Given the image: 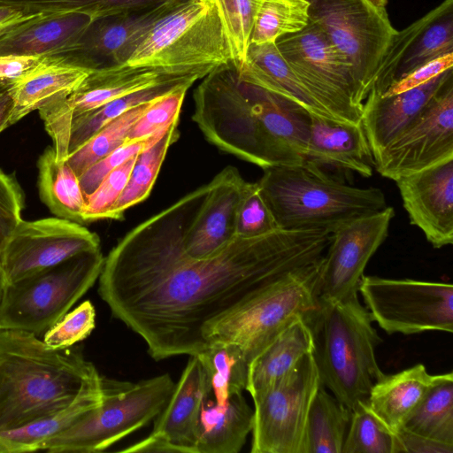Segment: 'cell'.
Instances as JSON below:
<instances>
[{"instance_id":"cell-1","label":"cell","mask_w":453,"mask_h":453,"mask_svg":"<svg viewBox=\"0 0 453 453\" xmlns=\"http://www.w3.org/2000/svg\"><path fill=\"white\" fill-rule=\"evenodd\" d=\"M207 191L200 187L132 229L98 277L101 298L155 360L202 352L212 324L279 277L316 263L330 241L326 231L280 228L235 236L211 257L191 258L183 241Z\"/></svg>"},{"instance_id":"cell-2","label":"cell","mask_w":453,"mask_h":453,"mask_svg":"<svg viewBox=\"0 0 453 453\" xmlns=\"http://www.w3.org/2000/svg\"><path fill=\"white\" fill-rule=\"evenodd\" d=\"M102 388L78 348L52 349L34 334L0 329V433L53 415Z\"/></svg>"},{"instance_id":"cell-3","label":"cell","mask_w":453,"mask_h":453,"mask_svg":"<svg viewBox=\"0 0 453 453\" xmlns=\"http://www.w3.org/2000/svg\"><path fill=\"white\" fill-rule=\"evenodd\" d=\"M313 339L312 356L321 384L351 411L367 401L384 375L375 357L381 338L357 295L339 301L317 300L303 318Z\"/></svg>"},{"instance_id":"cell-4","label":"cell","mask_w":453,"mask_h":453,"mask_svg":"<svg viewBox=\"0 0 453 453\" xmlns=\"http://www.w3.org/2000/svg\"><path fill=\"white\" fill-rule=\"evenodd\" d=\"M257 183L280 229L331 234L388 206L380 188L344 184L308 161L265 168Z\"/></svg>"},{"instance_id":"cell-5","label":"cell","mask_w":453,"mask_h":453,"mask_svg":"<svg viewBox=\"0 0 453 453\" xmlns=\"http://www.w3.org/2000/svg\"><path fill=\"white\" fill-rule=\"evenodd\" d=\"M165 373L137 383L102 377L101 404L39 450L49 452H101L155 419L164 410L175 387Z\"/></svg>"},{"instance_id":"cell-6","label":"cell","mask_w":453,"mask_h":453,"mask_svg":"<svg viewBox=\"0 0 453 453\" xmlns=\"http://www.w3.org/2000/svg\"><path fill=\"white\" fill-rule=\"evenodd\" d=\"M230 60L229 39L215 0H190L160 19L127 64L208 74Z\"/></svg>"},{"instance_id":"cell-7","label":"cell","mask_w":453,"mask_h":453,"mask_svg":"<svg viewBox=\"0 0 453 453\" xmlns=\"http://www.w3.org/2000/svg\"><path fill=\"white\" fill-rule=\"evenodd\" d=\"M104 263L99 249L6 283L0 301V329L44 334L94 285Z\"/></svg>"},{"instance_id":"cell-8","label":"cell","mask_w":453,"mask_h":453,"mask_svg":"<svg viewBox=\"0 0 453 453\" xmlns=\"http://www.w3.org/2000/svg\"><path fill=\"white\" fill-rule=\"evenodd\" d=\"M320 259L279 277L238 310L212 324L204 333L207 344L233 342L250 363L288 325L315 309Z\"/></svg>"},{"instance_id":"cell-9","label":"cell","mask_w":453,"mask_h":453,"mask_svg":"<svg viewBox=\"0 0 453 453\" xmlns=\"http://www.w3.org/2000/svg\"><path fill=\"white\" fill-rule=\"evenodd\" d=\"M275 45L298 79L337 121L361 122L362 104L350 65L325 32L309 20Z\"/></svg>"},{"instance_id":"cell-10","label":"cell","mask_w":453,"mask_h":453,"mask_svg":"<svg viewBox=\"0 0 453 453\" xmlns=\"http://www.w3.org/2000/svg\"><path fill=\"white\" fill-rule=\"evenodd\" d=\"M358 292L372 320L388 334L453 331L450 283L363 276Z\"/></svg>"},{"instance_id":"cell-11","label":"cell","mask_w":453,"mask_h":453,"mask_svg":"<svg viewBox=\"0 0 453 453\" xmlns=\"http://www.w3.org/2000/svg\"><path fill=\"white\" fill-rule=\"evenodd\" d=\"M309 20L328 36L351 66L363 104L381 57L396 30L365 0H306Z\"/></svg>"},{"instance_id":"cell-12","label":"cell","mask_w":453,"mask_h":453,"mask_svg":"<svg viewBox=\"0 0 453 453\" xmlns=\"http://www.w3.org/2000/svg\"><path fill=\"white\" fill-rule=\"evenodd\" d=\"M321 385L312 353L252 396L251 453H302L309 409Z\"/></svg>"},{"instance_id":"cell-13","label":"cell","mask_w":453,"mask_h":453,"mask_svg":"<svg viewBox=\"0 0 453 453\" xmlns=\"http://www.w3.org/2000/svg\"><path fill=\"white\" fill-rule=\"evenodd\" d=\"M179 73H200L207 75L198 71H173L128 64L91 71L66 97L38 110L45 130L51 137L58 159L65 160L68 156L70 130L73 119L108 102Z\"/></svg>"},{"instance_id":"cell-14","label":"cell","mask_w":453,"mask_h":453,"mask_svg":"<svg viewBox=\"0 0 453 453\" xmlns=\"http://www.w3.org/2000/svg\"><path fill=\"white\" fill-rule=\"evenodd\" d=\"M394 216V209L387 206L331 233L319 265L317 300L339 301L357 295L365 268L386 240Z\"/></svg>"},{"instance_id":"cell-15","label":"cell","mask_w":453,"mask_h":453,"mask_svg":"<svg viewBox=\"0 0 453 453\" xmlns=\"http://www.w3.org/2000/svg\"><path fill=\"white\" fill-rule=\"evenodd\" d=\"M453 158V78L374 159L377 172L395 181Z\"/></svg>"},{"instance_id":"cell-16","label":"cell","mask_w":453,"mask_h":453,"mask_svg":"<svg viewBox=\"0 0 453 453\" xmlns=\"http://www.w3.org/2000/svg\"><path fill=\"white\" fill-rule=\"evenodd\" d=\"M99 249L98 235L81 224L58 217L22 219L0 253V266L10 283Z\"/></svg>"},{"instance_id":"cell-17","label":"cell","mask_w":453,"mask_h":453,"mask_svg":"<svg viewBox=\"0 0 453 453\" xmlns=\"http://www.w3.org/2000/svg\"><path fill=\"white\" fill-rule=\"evenodd\" d=\"M449 53H453V0H443L395 33L375 71L367 96L382 95L391 84L411 72Z\"/></svg>"},{"instance_id":"cell-18","label":"cell","mask_w":453,"mask_h":453,"mask_svg":"<svg viewBox=\"0 0 453 453\" xmlns=\"http://www.w3.org/2000/svg\"><path fill=\"white\" fill-rule=\"evenodd\" d=\"M183 4L93 19L77 44L57 56L89 71L125 65L150 29Z\"/></svg>"},{"instance_id":"cell-19","label":"cell","mask_w":453,"mask_h":453,"mask_svg":"<svg viewBox=\"0 0 453 453\" xmlns=\"http://www.w3.org/2000/svg\"><path fill=\"white\" fill-rule=\"evenodd\" d=\"M411 225L441 249L453 243V158L395 180Z\"/></svg>"},{"instance_id":"cell-20","label":"cell","mask_w":453,"mask_h":453,"mask_svg":"<svg viewBox=\"0 0 453 453\" xmlns=\"http://www.w3.org/2000/svg\"><path fill=\"white\" fill-rule=\"evenodd\" d=\"M246 183L230 165L208 183L206 196L184 237V250L189 257H211L236 236V212Z\"/></svg>"},{"instance_id":"cell-21","label":"cell","mask_w":453,"mask_h":453,"mask_svg":"<svg viewBox=\"0 0 453 453\" xmlns=\"http://www.w3.org/2000/svg\"><path fill=\"white\" fill-rule=\"evenodd\" d=\"M211 393L205 367L196 355L190 356L150 434L173 445L178 453H196L200 414Z\"/></svg>"},{"instance_id":"cell-22","label":"cell","mask_w":453,"mask_h":453,"mask_svg":"<svg viewBox=\"0 0 453 453\" xmlns=\"http://www.w3.org/2000/svg\"><path fill=\"white\" fill-rule=\"evenodd\" d=\"M453 78L452 68L430 81L393 96H367L362 104L361 124L374 159L426 108Z\"/></svg>"},{"instance_id":"cell-23","label":"cell","mask_w":453,"mask_h":453,"mask_svg":"<svg viewBox=\"0 0 453 453\" xmlns=\"http://www.w3.org/2000/svg\"><path fill=\"white\" fill-rule=\"evenodd\" d=\"M305 161L363 177L372 176L374 165L361 122H341L315 115H310Z\"/></svg>"},{"instance_id":"cell-24","label":"cell","mask_w":453,"mask_h":453,"mask_svg":"<svg viewBox=\"0 0 453 453\" xmlns=\"http://www.w3.org/2000/svg\"><path fill=\"white\" fill-rule=\"evenodd\" d=\"M92 20L79 12L38 13L0 36V56L64 53L77 44Z\"/></svg>"},{"instance_id":"cell-25","label":"cell","mask_w":453,"mask_h":453,"mask_svg":"<svg viewBox=\"0 0 453 453\" xmlns=\"http://www.w3.org/2000/svg\"><path fill=\"white\" fill-rule=\"evenodd\" d=\"M90 72L67 63L59 56L45 57L31 73L7 87L14 103L10 125L35 110L66 97Z\"/></svg>"},{"instance_id":"cell-26","label":"cell","mask_w":453,"mask_h":453,"mask_svg":"<svg viewBox=\"0 0 453 453\" xmlns=\"http://www.w3.org/2000/svg\"><path fill=\"white\" fill-rule=\"evenodd\" d=\"M239 70L248 81L310 115L335 120L298 79L275 43H250L245 64Z\"/></svg>"},{"instance_id":"cell-27","label":"cell","mask_w":453,"mask_h":453,"mask_svg":"<svg viewBox=\"0 0 453 453\" xmlns=\"http://www.w3.org/2000/svg\"><path fill=\"white\" fill-rule=\"evenodd\" d=\"M422 364L394 374H384L372 388L369 408L394 432L398 431L421 403L434 384Z\"/></svg>"},{"instance_id":"cell-28","label":"cell","mask_w":453,"mask_h":453,"mask_svg":"<svg viewBox=\"0 0 453 453\" xmlns=\"http://www.w3.org/2000/svg\"><path fill=\"white\" fill-rule=\"evenodd\" d=\"M311 331L303 317L288 325L250 363L246 390L252 396L288 373L312 353Z\"/></svg>"},{"instance_id":"cell-29","label":"cell","mask_w":453,"mask_h":453,"mask_svg":"<svg viewBox=\"0 0 453 453\" xmlns=\"http://www.w3.org/2000/svg\"><path fill=\"white\" fill-rule=\"evenodd\" d=\"M254 410L242 393L232 395L223 405L204 403L202 408L196 453H238L252 431Z\"/></svg>"},{"instance_id":"cell-30","label":"cell","mask_w":453,"mask_h":453,"mask_svg":"<svg viewBox=\"0 0 453 453\" xmlns=\"http://www.w3.org/2000/svg\"><path fill=\"white\" fill-rule=\"evenodd\" d=\"M38 190L42 203L57 217L84 224L86 196L79 176L65 160H58L56 151L47 147L37 161Z\"/></svg>"},{"instance_id":"cell-31","label":"cell","mask_w":453,"mask_h":453,"mask_svg":"<svg viewBox=\"0 0 453 453\" xmlns=\"http://www.w3.org/2000/svg\"><path fill=\"white\" fill-rule=\"evenodd\" d=\"M204 77L200 73H179L169 75L144 88L116 98L87 112L72 122L68 155L81 146L99 128L124 112L151 102L180 87L192 86Z\"/></svg>"},{"instance_id":"cell-32","label":"cell","mask_w":453,"mask_h":453,"mask_svg":"<svg viewBox=\"0 0 453 453\" xmlns=\"http://www.w3.org/2000/svg\"><path fill=\"white\" fill-rule=\"evenodd\" d=\"M351 415L321 384L309 409L302 453H342Z\"/></svg>"},{"instance_id":"cell-33","label":"cell","mask_w":453,"mask_h":453,"mask_svg":"<svg viewBox=\"0 0 453 453\" xmlns=\"http://www.w3.org/2000/svg\"><path fill=\"white\" fill-rule=\"evenodd\" d=\"M103 388L81 395L67 408L24 426L0 433V453L32 452L102 403Z\"/></svg>"},{"instance_id":"cell-34","label":"cell","mask_w":453,"mask_h":453,"mask_svg":"<svg viewBox=\"0 0 453 453\" xmlns=\"http://www.w3.org/2000/svg\"><path fill=\"white\" fill-rule=\"evenodd\" d=\"M400 429L453 445L452 372L435 374L426 395Z\"/></svg>"},{"instance_id":"cell-35","label":"cell","mask_w":453,"mask_h":453,"mask_svg":"<svg viewBox=\"0 0 453 453\" xmlns=\"http://www.w3.org/2000/svg\"><path fill=\"white\" fill-rule=\"evenodd\" d=\"M179 120L173 122L164 134L137 156L128 181L108 219H121L132 206L145 200L157 180L167 151L180 136Z\"/></svg>"},{"instance_id":"cell-36","label":"cell","mask_w":453,"mask_h":453,"mask_svg":"<svg viewBox=\"0 0 453 453\" xmlns=\"http://www.w3.org/2000/svg\"><path fill=\"white\" fill-rule=\"evenodd\" d=\"M196 356L207 371L216 404L223 405L246 390L249 362L238 345L212 341Z\"/></svg>"},{"instance_id":"cell-37","label":"cell","mask_w":453,"mask_h":453,"mask_svg":"<svg viewBox=\"0 0 453 453\" xmlns=\"http://www.w3.org/2000/svg\"><path fill=\"white\" fill-rule=\"evenodd\" d=\"M190 0H0V4L26 15L53 12H79L93 19L122 12L153 9L169 3Z\"/></svg>"},{"instance_id":"cell-38","label":"cell","mask_w":453,"mask_h":453,"mask_svg":"<svg viewBox=\"0 0 453 453\" xmlns=\"http://www.w3.org/2000/svg\"><path fill=\"white\" fill-rule=\"evenodd\" d=\"M306 0H261L250 35V43H275L281 36L295 34L309 22Z\"/></svg>"},{"instance_id":"cell-39","label":"cell","mask_w":453,"mask_h":453,"mask_svg":"<svg viewBox=\"0 0 453 453\" xmlns=\"http://www.w3.org/2000/svg\"><path fill=\"white\" fill-rule=\"evenodd\" d=\"M151 102L138 105L111 119L70 153L66 161L75 173L80 176L96 162L125 142L131 128Z\"/></svg>"},{"instance_id":"cell-40","label":"cell","mask_w":453,"mask_h":453,"mask_svg":"<svg viewBox=\"0 0 453 453\" xmlns=\"http://www.w3.org/2000/svg\"><path fill=\"white\" fill-rule=\"evenodd\" d=\"M342 453H397L395 434L369 408L353 410Z\"/></svg>"},{"instance_id":"cell-41","label":"cell","mask_w":453,"mask_h":453,"mask_svg":"<svg viewBox=\"0 0 453 453\" xmlns=\"http://www.w3.org/2000/svg\"><path fill=\"white\" fill-rule=\"evenodd\" d=\"M229 39L232 60L242 69L261 0H215Z\"/></svg>"},{"instance_id":"cell-42","label":"cell","mask_w":453,"mask_h":453,"mask_svg":"<svg viewBox=\"0 0 453 453\" xmlns=\"http://www.w3.org/2000/svg\"><path fill=\"white\" fill-rule=\"evenodd\" d=\"M280 229L257 182L246 183L235 220V235L250 238Z\"/></svg>"},{"instance_id":"cell-43","label":"cell","mask_w":453,"mask_h":453,"mask_svg":"<svg viewBox=\"0 0 453 453\" xmlns=\"http://www.w3.org/2000/svg\"><path fill=\"white\" fill-rule=\"evenodd\" d=\"M190 87H180L152 101L131 128L127 140L152 136L179 120L185 96Z\"/></svg>"},{"instance_id":"cell-44","label":"cell","mask_w":453,"mask_h":453,"mask_svg":"<svg viewBox=\"0 0 453 453\" xmlns=\"http://www.w3.org/2000/svg\"><path fill=\"white\" fill-rule=\"evenodd\" d=\"M136 156L108 173L96 188L86 197L84 223L108 219L109 212L127 184Z\"/></svg>"},{"instance_id":"cell-45","label":"cell","mask_w":453,"mask_h":453,"mask_svg":"<svg viewBox=\"0 0 453 453\" xmlns=\"http://www.w3.org/2000/svg\"><path fill=\"white\" fill-rule=\"evenodd\" d=\"M96 326V311L88 300L66 313L43 334L44 343L52 349H65L86 339Z\"/></svg>"},{"instance_id":"cell-46","label":"cell","mask_w":453,"mask_h":453,"mask_svg":"<svg viewBox=\"0 0 453 453\" xmlns=\"http://www.w3.org/2000/svg\"><path fill=\"white\" fill-rule=\"evenodd\" d=\"M165 131L147 138L127 140L84 171L79 180L85 196L91 194L108 173L152 144Z\"/></svg>"},{"instance_id":"cell-47","label":"cell","mask_w":453,"mask_h":453,"mask_svg":"<svg viewBox=\"0 0 453 453\" xmlns=\"http://www.w3.org/2000/svg\"><path fill=\"white\" fill-rule=\"evenodd\" d=\"M22 190L12 175L0 170V253L8 238L22 220Z\"/></svg>"},{"instance_id":"cell-48","label":"cell","mask_w":453,"mask_h":453,"mask_svg":"<svg viewBox=\"0 0 453 453\" xmlns=\"http://www.w3.org/2000/svg\"><path fill=\"white\" fill-rule=\"evenodd\" d=\"M453 53L435 58L391 84L382 96H393L419 87L452 68Z\"/></svg>"},{"instance_id":"cell-49","label":"cell","mask_w":453,"mask_h":453,"mask_svg":"<svg viewBox=\"0 0 453 453\" xmlns=\"http://www.w3.org/2000/svg\"><path fill=\"white\" fill-rule=\"evenodd\" d=\"M44 58L19 55L0 56V85L9 87L19 81L36 68Z\"/></svg>"},{"instance_id":"cell-50","label":"cell","mask_w":453,"mask_h":453,"mask_svg":"<svg viewBox=\"0 0 453 453\" xmlns=\"http://www.w3.org/2000/svg\"><path fill=\"white\" fill-rule=\"evenodd\" d=\"M397 453H452L453 445L436 441L399 429L395 433Z\"/></svg>"},{"instance_id":"cell-51","label":"cell","mask_w":453,"mask_h":453,"mask_svg":"<svg viewBox=\"0 0 453 453\" xmlns=\"http://www.w3.org/2000/svg\"><path fill=\"white\" fill-rule=\"evenodd\" d=\"M13 99L5 86L0 85V133L10 125L13 111Z\"/></svg>"},{"instance_id":"cell-52","label":"cell","mask_w":453,"mask_h":453,"mask_svg":"<svg viewBox=\"0 0 453 453\" xmlns=\"http://www.w3.org/2000/svg\"><path fill=\"white\" fill-rule=\"evenodd\" d=\"M35 15H26L16 8L0 4V27L24 22Z\"/></svg>"},{"instance_id":"cell-53","label":"cell","mask_w":453,"mask_h":453,"mask_svg":"<svg viewBox=\"0 0 453 453\" xmlns=\"http://www.w3.org/2000/svg\"><path fill=\"white\" fill-rule=\"evenodd\" d=\"M367 1L372 6H373L375 9L380 12L386 11V4L388 3V0H365Z\"/></svg>"},{"instance_id":"cell-54","label":"cell","mask_w":453,"mask_h":453,"mask_svg":"<svg viewBox=\"0 0 453 453\" xmlns=\"http://www.w3.org/2000/svg\"><path fill=\"white\" fill-rule=\"evenodd\" d=\"M5 284H6V280H5L4 273L2 271V268L0 266V301L2 298V295H3V291H4Z\"/></svg>"},{"instance_id":"cell-55","label":"cell","mask_w":453,"mask_h":453,"mask_svg":"<svg viewBox=\"0 0 453 453\" xmlns=\"http://www.w3.org/2000/svg\"><path fill=\"white\" fill-rule=\"evenodd\" d=\"M16 25H18V24L0 27V36H2L4 34H5L7 31H9L11 28H12Z\"/></svg>"}]
</instances>
